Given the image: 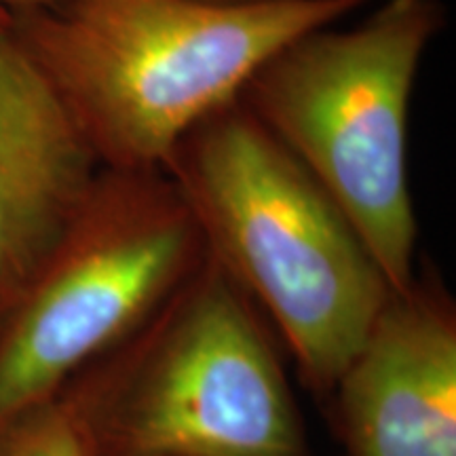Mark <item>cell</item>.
Masks as SVG:
<instances>
[{"label": "cell", "instance_id": "2", "mask_svg": "<svg viewBox=\"0 0 456 456\" xmlns=\"http://www.w3.org/2000/svg\"><path fill=\"white\" fill-rule=\"evenodd\" d=\"M379 0H66L11 30L104 167L163 169L201 118L239 98L285 43Z\"/></svg>", "mask_w": 456, "mask_h": 456}, {"label": "cell", "instance_id": "11", "mask_svg": "<svg viewBox=\"0 0 456 456\" xmlns=\"http://www.w3.org/2000/svg\"><path fill=\"white\" fill-rule=\"evenodd\" d=\"M11 26H13V20H11V15L4 13V11L0 9V30H9Z\"/></svg>", "mask_w": 456, "mask_h": 456}, {"label": "cell", "instance_id": "8", "mask_svg": "<svg viewBox=\"0 0 456 456\" xmlns=\"http://www.w3.org/2000/svg\"><path fill=\"white\" fill-rule=\"evenodd\" d=\"M0 456H104L70 385L0 423Z\"/></svg>", "mask_w": 456, "mask_h": 456}, {"label": "cell", "instance_id": "7", "mask_svg": "<svg viewBox=\"0 0 456 456\" xmlns=\"http://www.w3.org/2000/svg\"><path fill=\"white\" fill-rule=\"evenodd\" d=\"M104 167L13 30H0V313L64 237Z\"/></svg>", "mask_w": 456, "mask_h": 456}, {"label": "cell", "instance_id": "3", "mask_svg": "<svg viewBox=\"0 0 456 456\" xmlns=\"http://www.w3.org/2000/svg\"><path fill=\"white\" fill-rule=\"evenodd\" d=\"M444 26L442 0H379L346 30L323 26L285 43L239 94L351 220L393 292L416 279L408 114Z\"/></svg>", "mask_w": 456, "mask_h": 456}, {"label": "cell", "instance_id": "4", "mask_svg": "<svg viewBox=\"0 0 456 456\" xmlns=\"http://www.w3.org/2000/svg\"><path fill=\"white\" fill-rule=\"evenodd\" d=\"M68 385L104 456H306L260 311L209 252L138 332Z\"/></svg>", "mask_w": 456, "mask_h": 456}, {"label": "cell", "instance_id": "1", "mask_svg": "<svg viewBox=\"0 0 456 456\" xmlns=\"http://www.w3.org/2000/svg\"><path fill=\"white\" fill-rule=\"evenodd\" d=\"M163 171L302 379L332 391L393 292L351 220L239 98L188 129Z\"/></svg>", "mask_w": 456, "mask_h": 456}, {"label": "cell", "instance_id": "10", "mask_svg": "<svg viewBox=\"0 0 456 456\" xmlns=\"http://www.w3.org/2000/svg\"><path fill=\"white\" fill-rule=\"evenodd\" d=\"M197 3L214 4V7H258V4L281 3V0H197Z\"/></svg>", "mask_w": 456, "mask_h": 456}, {"label": "cell", "instance_id": "5", "mask_svg": "<svg viewBox=\"0 0 456 456\" xmlns=\"http://www.w3.org/2000/svg\"><path fill=\"white\" fill-rule=\"evenodd\" d=\"M205 254L163 169L102 167L64 237L0 313V423L138 332Z\"/></svg>", "mask_w": 456, "mask_h": 456}, {"label": "cell", "instance_id": "9", "mask_svg": "<svg viewBox=\"0 0 456 456\" xmlns=\"http://www.w3.org/2000/svg\"><path fill=\"white\" fill-rule=\"evenodd\" d=\"M61 3H66V0H0V9H3L4 13H9L11 20H13V17L20 15L41 13V11L55 9L60 7Z\"/></svg>", "mask_w": 456, "mask_h": 456}, {"label": "cell", "instance_id": "6", "mask_svg": "<svg viewBox=\"0 0 456 456\" xmlns=\"http://www.w3.org/2000/svg\"><path fill=\"white\" fill-rule=\"evenodd\" d=\"M332 393L349 456H456V311L431 275L391 292Z\"/></svg>", "mask_w": 456, "mask_h": 456}]
</instances>
